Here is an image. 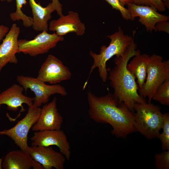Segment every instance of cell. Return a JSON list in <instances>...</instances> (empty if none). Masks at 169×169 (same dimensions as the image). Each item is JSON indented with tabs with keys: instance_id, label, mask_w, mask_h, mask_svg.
I'll use <instances>...</instances> for the list:
<instances>
[{
	"instance_id": "cell-1",
	"label": "cell",
	"mask_w": 169,
	"mask_h": 169,
	"mask_svg": "<svg viewBox=\"0 0 169 169\" xmlns=\"http://www.w3.org/2000/svg\"><path fill=\"white\" fill-rule=\"evenodd\" d=\"M87 99L90 119L97 123L110 124L112 128V135L125 138L136 131L133 111L123 103H119L113 94L108 92L99 96L89 90Z\"/></svg>"
},
{
	"instance_id": "cell-2",
	"label": "cell",
	"mask_w": 169,
	"mask_h": 169,
	"mask_svg": "<svg viewBox=\"0 0 169 169\" xmlns=\"http://www.w3.org/2000/svg\"><path fill=\"white\" fill-rule=\"evenodd\" d=\"M137 48V45L134 41L123 55L116 56L115 66L112 69H107L108 79L114 90L113 94L119 103H123L133 111L136 103L147 102L138 93L139 87L136 78L127 68L130 59L136 54Z\"/></svg>"
},
{
	"instance_id": "cell-3",
	"label": "cell",
	"mask_w": 169,
	"mask_h": 169,
	"mask_svg": "<svg viewBox=\"0 0 169 169\" xmlns=\"http://www.w3.org/2000/svg\"><path fill=\"white\" fill-rule=\"evenodd\" d=\"M133 34V37L125 34L120 26L118 31L107 36L110 39L108 46H102L98 54L92 51H90L89 54L93 59V64L90 67L89 77L84 84L83 89L85 88L91 74L96 68L98 69L99 75L102 82H106L108 78L106 62L115 55L120 56L124 54L128 47L134 41L135 33Z\"/></svg>"
},
{
	"instance_id": "cell-4",
	"label": "cell",
	"mask_w": 169,
	"mask_h": 169,
	"mask_svg": "<svg viewBox=\"0 0 169 169\" xmlns=\"http://www.w3.org/2000/svg\"><path fill=\"white\" fill-rule=\"evenodd\" d=\"M134 126L148 139L158 138L162 129L163 114L159 106L151 103H136L134 106Z\"/></svg>"
},
{
	"instance_id": "cell-5",
	"label": "cell",
	"mask_w": 169,
	"mask_h": 169,
	"mask_svg": "<svg viewBox=\"0 0 169 169\" xmlns=\"http://www.w3.org/2000/svg\"><path fill=\"white\" fill-rule=\"evenodd\" d=\"M169 78V60H163L162 56L156 54L150 56L146 77L144 84L138 92L142 97L151 102L152 96L159 86Z\"/></svg>"
},
{
	"instance_id": "cell-6",
	"label": "cell",
	"mask_w": 169,
	"mask_h": 169,
	"mask_svg": "<svg viewBox=\"0 0 169 169\" xmlns=\"http://www.w3.org/2000/svg\"><path fill=\"white\" fill-rule=\"evenodd\" d=\"M16 80L26 92L29 89L34 92L35 96L33 97V105L37 107L48 103L52 95L59 94L65 96L68 94L65 88L61 85H47L37 78L18 75Z\"/></svg>"
},
{
	"instance_id": "cell-7",
	"label": "cell",
	"mask_w": 169,
	"mask_h": 169,
	"mask_svg": "<svg viewBox=\"0 0 169 169\" xmlns=\"http://www.w3.org/2000/svg\"><path fill=\"white\" fill-rule=\"evenodd\" d=\"M41 108L33 105L28 106L25 116L13 127L0 131V135L11 138L20 150L28 153V134L30 129L37 122L40 115Z\"/></svg>"
},
{
	"instance_id": "cell-8",
	"label": "cell",
	"mask_w": 169,
	"mask_h": 169,
	"mask_svg": "<svg viewBox=\"0 0 169 169\" xmlns=\"http://www.w3.org/2000/svg\"><path fill=\"white\" fill-rule=\"evenodd\" d=\"M64 39L63 36H58L55 32L50 34L43 31L32 40H18V53H22L31 56L43 54L54 48Z\"/></svg>"
},
{
	"instance_id": "cell-9",
	"label": "cell",
	"mask_w": 169,
	"mask_h": 169,
	"mask_svg": "<svg viewBox=\"0 0 169 169\" xmlns=\"http://www.w3.org/2000/svg\"><path fill=\"white\" fill-rule=\"evenodd\" d=\"M71 76L70 69L63 62L50 54L41 65L37 78L45 83L54 84L69 79Z\"/></svg>"
},
{
	"instance_id": "cell-10",
	"label": "cell",
	"mask_w": 169,
	"mask_h": 169,
	"mask_svg": "<svg viewBox=\"0 0 169 169\" xmlns=\"http://www.w3.org/2000/svg\"><path fill=\"white\" fill-rule=\"evenodd\" d=\"M30 139L32 146H56L66 159L69 160L71 154L69 143L66 134L60 129L35 131Z\"/></svg>"
},
{
	"instance_id": "cell-11",
	"label": "cell",
	"mask_w": 169,
	"mask_h": 169,
	"mask_svg": "<svg viewBox=\"0 0 169 169\" xmlns=\"http://www.w3.org/2000/svg\"><path fill=\"white\" fill-rule=\"evenodd\" d=\"M49 29L58 35L63 36L70 33L81 36L85 33L86 30L85 24L81 21L78 13L72 11H69L66 15H63L58 19L51 21Z\"/></svg>"
},
{
	"instance_id": "cell-12",
	"label": "cell",
	"mask_w": 169,
	"mask_h": 169,
	"mask_svg": "<svg viewBox=\"0 0 169 169\" xmlns=\"http://www.w3.org/2000/svg\"><path fill=\"white\" fill-rule=\"evenodd\" d=\"M28 153L33 160L39 163L44 169H63L66 158L51 146H29Z\"/></svg>"
},
{
	"instance_id": "cell-13",
	"label": "cell",
	"mask_w": 169,
	"mask_h": 169,
	"mask_svg": "<svg viewBox=\"0 0 169 169\" xmlns=\"http://www.w3.org/2000/svg\"><path fill=\"white\" fill-rule=\"evenodd\" d=\"M130 14V20L133 21L135 18L139 17V22L144 25L147 32L157 31L155 25L159 22L168 21L169 17L158 13L153 8L133 3L126 4Z\"/></svg>"
},
{
	"instance_id": "cell-14",
	"label": "cell",
	"mask_w": 169,
	"mask_h": 169,
	"mask_svg": "<svg viewBox=\"0 0 169 169\" xmlns=\"http://www.w3.org/2000/svg\"><path fill=\"white\" fill-rule=\"evenodd\" d=\"M57 99L54 97L41 108L38 121L31 128L33 131L60 129L63 120L57 108Z\"/></svg>"
},
{
	"instance_id": "cell-15",
	"label": "cell",
	"mask_w": 169,
	"mask_h": 169,
	"mask_svg": "<svg viewBox=\"0 0 169 169\" xmlns=\"http://www.w3.org/2000/svg\"><path fill=\"white\" fill-rule=\"evenodd\" d=\"M20 29L13 23L0 44V73L8 63L15 64L18 62L16 55L18 53V38Z\"/></svg>"
},
{
	"instance_id": "cell-16",
	"label": "cell",
	"mask_w": 169,
	"mask_h": 169,
	"mask_svg": "<svg viewBox=\"0 0 169 169\" xmlns=\"http://www.w3.org/2000/svg\"><path fill=\"white\" fill-rule=\"evenodd\" d=\"M23 88L20 85L13 84L11 86L0 93V107L3 105H7L8 110L16 111L19 107L21 112L25 111L23 106L25 103L28 106L33 105V97H31L23 95Z\"/></svg>"
},
{
	"instance_id": "cell-17",
	"label": "cell",
	"mask_w": 169,
	"mask_h": 169,
	"mask_svg": "<svg viewBox=\"0 0 169 169\" xmlns=\"http://www.w3.org/2000/svg\"><path fill=\"white\" fill-rule=\"evenodd\" d=\"M4 169H44L38 163L33 159L28 153L21 150L10 151L3 158Z\"/></svg>"
},
{
	"instance_id": "cell-18",
	"label": "cell",
	"mask_w": 169,
	"mask_h": 169,
	"mask_svg": "<svg viewBox=\"0 0 169 169\" xmlns=\"http://www.w3.org/2000/svg\"><path fill=\"white\" fill-rule=\"evenodd\" d=\"M28 1L33 16V29L37 31H47L48 22L51 18V13L55 11L53 4L51 3L44 7L35 0H28Z\"/></svg>"
},
{
	"instance_id": "cell-19",
	"label": "cell",
	"mask_w": 169,
	"mask_h": 169,
	"mask_svg": "<svg viewBox=\"0 0 169 169\" xmlns=\"http://www.w3.org/2000/svg\"><path fill=\"white\" fill-rule=\"evenodd\" d=\"M149 57L145 54H141L137 49L136 54L127 66L128 70L137 79L139 89L142 87L146 80Z\"/></svg>"
},
{
	"instance_id": "cell-20",
	"label": "cell",
	"mask_w": 169,
	"mask_h": 169,
	"mask_svg": "<svg viewBox=\"0 0 169 169\" xmlns=\"http://www.w3.org/2000/svg\"><path fill=\"white\" fill-rule=\"evenodd\" d=\"M152 100L161 104L169 105V78L166 79L158 88L154 93Z\"/></svg>"
},
{
	"instance_id": "cell-21",
	"label": "cell",
	"mask_w": 169,
	"mask_h": 169,
	"mask_svg": "<svg viewBox=\"0 0 169 169\" xmlns=\"http://www.w3.org/2000/svg\"><path fill=\"white\" fill-rule=\"evenodd\" d=\"M161 133H160L158 138L161 143L163 151L169 150V113L163 114V123Z\"/></svg>"
},
{
	"instance_id": "cell-22",
	"label": "cell",
	"mask_w": 169,
	"mask_h": 169,
	"mask_svg": "<svg viewBox=\"0 0 169 169\" xmlns=\"http://www.w3.org/2000/svg\"><path fill=\"white\" fill-rule=\"evenodd\" d=\"M154 157L156 169H169V150L163 151L161 153L156 154Z\"/></svg>"
},
{
	"instance_id": "cell-23",
	"label": "cell",
	"mask_w": 169,
	"mask_h": 169,
	"mask_svg": "<svg viewBox=\"0 0 169 169\" xmlns=\"http://www.w3.org/2000/svg\"><path fill=\"white\" fill-rule=\"evenodd\" d=\"M134 3L151 7L160 11H164L166 7L162 0H133Z\"/></svg>"
},
{
	"instance_id": "cell-24",
	"label": "cell",
	"mask_w": 169,
	"mask_h": 169,
	"mask_svg": "<svg viewBox=\"0 0 169 169\" xmlns=\"http://www.w3.org/2000/svg\"><path fill=\"white\" fill-rule=\"evenodd\" d=\"M112 8L119 11L123 18L127 20H130V14L128 9L125 8L119 0H105Z\"/></svg>"
},
{
	"instance_id": "cell-25",
	"label": "cell",
	"mask_w": 169,
	"mask_h": 169,
	"mask_svg": "<svg viewBox=\"0 0 169 169\" xmlns=\"http://www.w3.org/2000/svg\"><path fill=\"white\" fill-rule=\"evenodd\" d=\"M155 27L156 31H161L169 33V22L168 21H163L156 23Z\"/></svg>"
},
{
	"instance_id": "cell-26",
	"label": "cell",
	"mask_w": 169,
	"mask_h": 169,
	"mask_svg": "<svg viewBox=\"0 0 169 169\" xmlns=\"http://www.w3.org/2000/svg\"><path fill=\"white\" fill-rule=\"evenodd\" d=\"M52 3L54 5L55 10L56 11L58 14L61 16L63 14L62 6L61 4L59 2V0H51Z\"/></svg>"
},
{
	"instance_id": "cell-27",
	"label": "cell",
	"mask_w": 169,
	"mask_h": 169,
	"mask_svg": "<svg viewBox=\"0 0 169 169\" xmlns=\"http://www.w3.org/2000/svg\"><path fill=\"white\" fill-rule=\"evenodd\" d=\"M9 30V28L7 26L3 25H0V41L3 39Z\"/></svg>"
},
{
	"instance_id": "cell-28",
	"label": "cell",
	"mask_w": 169,
	"mask_h": 169,
	"mask_svg": "<svg viewBox=\"0 0 169 169\" xmlns=\"http://www.w3.org/2000/svg\"><path fill=\"white\" fill-rule=\"evenodd\" d=\"M122 4L124 6L125 5L130 3H133V0H119Z\"/></svg>"
},
{
	"instance_id": "cell-29",
	"label": "cell",
	"mask_w": 169,
	"mask_h": 169,
	"mask_svg": "<svg viewBox=\"0 0 169 169\" xmlns=\"http://www.w3.org/2000/svg\"><path fill=\"white\" fill-rule=\"evenodd\" d=\"M165 7H166L168 9L169 8V0H164L163 2Z\"/></svg>"
},
{
	"instance_id": "cell-30",
	"label": "cell",
	"mask_w": 169,
	"mask_h": 169,
	"mask_svg": "<svg viewBox=\"0 0 169 169\" xmlns=\"http://www.w3.org/2000/svg\"><path fill=\"white\" fill-rule=\"evenodd\" d=\"M3 157L0 158V169H3L2 167V164Z\"/></svg>"
},
{
	"instance_id": "cell-31",
	"label": "cell",
	"mask_w": 169,
	"mask_h": 169,
	"mask_svg": "<svg viewBox=\"0 0 169 169\" xmlns=\"http://www.w3.org/2000/svg\"><path fill=\"white\" fill-rule=\"evenodd\" d=\"M1 2L7 1L8 2H10L12 1V0H0Z\"/></svg>"
}]
</instances>
